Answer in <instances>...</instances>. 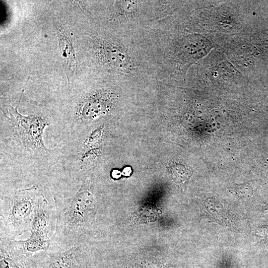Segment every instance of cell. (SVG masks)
Returning a JSON list of instances; mask_svg holds the SVG:
<instances>
[{
  "mask_svg": "<svg viewBox=\"0 0 268 268\" xmlns=\"http://www.w3.org/2000/svg\"><path fill=\"white\" fill-rule=\"evenodd\" d=\"M50 216L46 201L37 209L30 230V235L25 240V245L31 252L38 253L49 249L51 245L48 236Z\"/></svg>",
  "mask_w": 268,
  "mask_h": 268,
  "instance_id": "cell-4",
  "label": "cell"
},
{
  "mask_svg": "<svg viewBox=\"0 0 268 268\" xmlns=\"http://www.w3.org/2000/svg\"><path fill=\"white\" fill-rule=\"evenodd\" d=\"M47 201L33 185L0 196V238L13 240L30 230L37 209Z\"/></svg>",
  "mask_w": 268,
  "mask_h": 268,
  "instance_id": "cell-2",
  "label": "cell"
},
{
  "mask_svg": "<svg viewBox=\"0 0 268 268\" xmlns=\"http://www.w3.org/2000/svg\"><path fill=\"white\" fill-rule=\"evenodd\" d=\"M3 113L14 134L25 147L37 151L49 150L43 140L44 131L49 125L45 118L35 115H21L17 107L11 106Z\"/></svg>",
  "mask_w": 268,
  "mask_h": 268,
  "instance_id": "cell-3",
  "label": "cell"
},
{
  "mask_svg": "<svg viewBox=\"0 0 268 268\" xmlns=\"http://www.w3.org/2000/svg\"><path fill=\"white\" fill-rule=\"evenodd\" d=\"M95 49L99 60L107 67L122 72L132 70L134 64L122 47L102 41L96 44Z\"/></svg>",
  "mask_w": 268,
  "mask_h": 268,
  "instance_id": "cell-6",
  "label": "cell"
},
{
  "mask_svg": "<svg viewBox=\"0 0 268 268\" xmlns=\"http://www.w3.org/2000/svg\"><path fill=\"white\" fill-rule=\"evenodd\" d=\"M55 242L66 248L77 245L91 223L95 204L92 194L82 184L72 197L55 198Z\"/></svg>",
  "mask_w": 268,
  "mask_h": 268,
  "instance_id": "cell-1",
  "label": "cell"
},
{
  "mask_svg": "<svg viewBox=\"0 0 268 268\" xmlns=\"http://www.w3.org/2000/svg\"><path fill=\"white\" fill-rule=\"evenodd\" d=\"M59 45L67 71L73 73L77 68V61L72 42L66 32L60 30L59 33Z\"/></svg>",
  "mask_w": 268,
  "mask_h": 268,
  "instance_id": "cell-9",
  "label": "cell"
},
{
  "mask_svg": "<svg viewBox=\"0 0 268 268\" xmlns=\"http://www.w3.org/2000/svg\"><path fill=\"white\" fill-rule=\"evenodd\" d=\"M112 101L110 93L106 91L94 92L83 97L76 108L77 120L85 122L105 114L111 108Z\"/></svg>",
  "mask_w": 268,
  "mask_h": 268,
  "instance_id": "cell-5",
  "label": "cell"
},
{
  "mask_svg": "<svg viewBox=\"0 0 268 268\" xmlns=\"http://www.w3.org/2000/svg\"><path fill=\"white\" fill-rule=\"evenodd\" d=\"M0 268H40L31 258L15 246L12 240L0 238Z\"/></svg>",
  "mask_w": 268,
  "mask_h": 268,
  "instance_id": "cell-7",
  "label": "cell"
},
{
  "mask_svg": "<svg viewBox=\"0 0 268 268\" xmlns=\"http://www.w3.org/2000/svg\"><path fill=\"white\" fill-rule=\"evenodd\" d=\"M82 251L78 245L50 253L40 268H82Z\"/></svg>",
  "mask_w": 268,
  "mask_h": 268,
  "instance_id": "cell-8",
  "label": "cell"
}]
</instances>
